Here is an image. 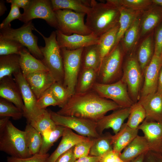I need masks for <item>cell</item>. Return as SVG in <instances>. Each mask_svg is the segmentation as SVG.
Here are the masks:
<instances>
[{"instance_id": "1", "label": "cell", "mask_w": 162, "mask_h": 162, "mask_svg": "<svg viewBox=\"0 0 162 162\" xmlns=\"http://www.w3.org/2000/svg\"><path fill=\"white\" fill-rule=\"evenodd\" d=\"M120 108L114 101L102 97L92 89L83 93H75L56 113L97 122L108 112Z\"/></svg>"}, {"instance_id": "2", "label": "cell", "mask_w": 162, "mask_h": 162, "mask_svg": "<svg viewBox=\"0 0 162 162\" xmlns=\"http://www.w3.org/2000/svg\"><path fill=\"white\" fill-rule=\"evenodd\" d=\"M106 1L105 3L91 0L90 10L86 14V26L98 37L119 23L118 8L109 0Z\"/></svg>"}, {"instance_id": "3", "label": "cell", "mask_w": 162, "mask_h": 162, "mask_svg": "<svg viewBox=\"0 0 162 162\" xmlns=\"http://www.w3.org/2000/svg\"><path fill=\"white\" fill-rule=\"evenodd\" d=\"M34 30L43 37L45 42L44 46H39L43 57L42 62L48 68L56 82L63 85V63L61 49L56 40V31L52 32L50 36L46 37L35 27Z\"/></svg>"}, {"instance_id": "4", "label": "cell", "mask_w": 162, "mask_h": 162, "mask_svg": "<svg viewBox=\"0 0 162 162\" xmlns=\"http://www.w3.org/2000/svg\"><path fill=\"white\" fill-rule=\"evenodd\" d=\"M0 150L14 158H24L32 156L26 145L24 131L18 129L10 120L0 131Z\"/></svg>"}, {"instance_id": "5", "label": "cell", "mask_w": 162, "mask_h": 162, "mask_svg": "<svg viewBox=\"0 0 162 162\" xmlns=\"http://www.w3.org/2000/svg\"><path fill=\"white\" fill-rule=\"evenodd\" d=\"M124 53L120 42L103 58L98 73L97 82L110 84L120 80Z\"/></svg>"}, {"instance_id": "6", "label": "cell", "mask_w": 162, "mask_h": 162, "mask_svg": "<svg viewBox=\"0 0 162 162\" xmlns=\"http://www.w3.org/2000/svg\"><path fill=\"white\" fill-rule=\"evenodd\" d=\"M34 27L32 21L21 27L14 29L10 26L0 29V37L16 41L26 47L38 59L42 61L43 56L38 45V38L32 32Z\"/></svg>"}, {"instance_id": "7", "label": "cell", "mask_w": 162, "mask_h": 162, "mask_svg": "<svg viewBox=\"0 0 162 162\" xmlns=\"http://www.w3.org/2000/svg\"><path fill=\"white\" fill-rule=\"evenodd\" d=\"M83 48L73 50L64 48L61 49L64 70L63 86L70 96L75 92L81 68V58Z\"/></svg>"}, {"instance_id": "8", "label": "cell", "mask_w": 162, "mask_h": 162, "mask_svg": "<svg viewBox=\"0 0 162 162\" xmlns=\"http://www.w3.org/2000/svg\"><path fill=\"white\" fill-rule=\"evenodd\" d=\"M58 23V30L66 35L76 34L87 35L92 33L84 19L86 14L69 9L54 11Z\"/></svg>"}, {"instance_id": "9", "label": "cell", "mask_w": 162, "mask_h": 162, "mask_svg": "<svg viewBox=\"0 0 162 162\" xmlns=\"http://www.w3.org/2000/svg\"><path fill=\"white\" fill-rule=\"evenodd\" d=\"M121 79L126 84L131 98L136 103L140 98L143 74L135 55L131 53L124 64Z\"/></svg>"}, {"instance_id": "10", "label": "cell", "mask_w": 162, "mask_h": 162, "mask_svg": "<svg viewBox=\"0 0 162 162\" xmlns=\"http://www.w3.org/2000/svg\"><path fill=\"white\" fill-rule=\"evenodd\" d=\"M92 89L102 97L114 101L121 108L130 107L134 104L129 94L126 84L121 79L110 84L96 82Z\"/></svg>"}, {"instance_id": "11", "label": "cell", "mask_w": 162, "mask_h": 162, "mask_svg": "<svg viewBox=\"0 0 162 162\" xmlns=\"http://www.w3.org/2000/svg\"><path fill=\"white\" fill-rule=\"evenodd\" d=\"M49 111L57 125L68 128L80 135L90 139L98 137L100 135L97 132V122L95 121L74 116L61 115L51 110Z\"/></svg>"}, {"instance_id": "12", "label": "cell", "mask_w": 162, "mask_h": 162, "mask_svg": "<svg viewBox=\"0 0 162 162\" xmlns=\"http://www.w3.org/2000/svg\"><path fill=\"white\" fill-rule=\"evenodd\" d=\"M36 18L44 20L50 26L58 29L57 19L51 0H32L29 6L24 10L20 20L25 23Z\"/></svg>"}, {"instance_id": "13", "label": "cell", "mask_w": 162, "mask_h": 162, "mask_svg": "<svg viewBox=\"0 0 162 162\" xmlns=\"http://www.w3.org/2000/svg\"><path fill=\"white\" fill-rule=\"evenodd\" d=\"M13 75L20 91L25 106L23 116L27 120L38 115L43 110L38 108L37 99L21 71L15 73Z\"/></svg>"}, {"instance_id": "14", "label": "cell", "mask_w": 162, "mask_h": 162, "mask_svg": "<svg viewBox=\"0 0 162 162\" xmlns=\"http://www.w3.org/2000/svg\"><path fill=\"white\" fill-rule=\"evenodd\" d=\"M162 66V56L154 54L144 71V82L140 98L157 92L159 73Z\"/></svg>"}, {"instance_id": "15", "label": "cell", "mask_w": 162, "mask_h": 162, "mask_svg": "<svg viewBox=\"0 0 162 162\" xmlns=\"http://www.w3.org/2000/svg\"><path fill=\"white\" fill-rule=\"evenodd\" d=\"M55 31L56 40L60 49L64 48L73 50L83 48L98 43L99 37L92 33L87 35L76 34L66 35L58 30Z\"/></svg>"}, {"instance_id": "16", "label": "cell", "mask_w": 162, "mask_h": 162, "mask_svg": "<svg viewBox=\"0 0 162 162\" xmlns=\"http://www.w3.org/2000/svg\"><path fill=\"white\" fill-rule=\"evenodd\" d=\"M131 107L120 108L115 110L111 114L104 116L97 122L96 130L99 135L106 129L111 128L115 134L120 130L125 120L130 113Z\"/></svg>"}, {"instance_id": "17", "label": "cell", "mask_w": 162, "mask_h": 162, "mask_svg": "<svg viewBox=\"0 0 162 162\" xmlns=\"http://www.w3.org/2000/svg\"><path fill=\"white\" fill-rule=\"evenodd\" d=\"M138 129L143 133L150 150L161 153L162 122L148 121L145 119Z\"/></svg>"}, {"instance_id": "18", "label": "cell", "mask_w": 162, "mask_h": 162, "mask_svg": "<svg viewBox=\"0 0 162 162\" xmlns=\"http://www.w3.org/2000/svg\"><path fill=\"white\" fill-rule=\"evenodd\" d=\"M0 96L25 110V106L20 88L12 76L4 77L0 80Z\"/></svg>"}, {"instance_id": "19", "label": "cell", "mask_w": 162, "mask_h": 162, "mask_svg": "<svg viewBox=\"0 0 162 162\" xmlns=\"http://www.w3.org/2000/svg\"><path fill=\"white\" fill-rule=\"evenodd\" d=\"M162 22V7L153 4L141 15L140 36L147 35Z\"/></svg>"}, {"instance_id": "20", "label": "cell", "mask_w": 162, "mask_h": 162, "mask_svg": "<svg viewBox=\"0 0 162 162\" xmlns=\"http://www.w3.org/2000/svg\"><path fill=\"white\" fill-rule=\"evenodd\" d=\"M138 101L145 110V120L162 122V95L156 92L140 98Z\"/></svg>"}, {"instance_id": "21", "label": "cell", "mask_w": 162, "mask_h": 162, "mask_svg": "<svg viewBox=\"0 0 162 162\" xmlns=\"http://www.w3.org/2000/svg\"><path fill=\"white\" fill-rule=\"evenodd\" d=\"M24 77L37 99L56 82L49 71L37 72Z\"/></svg>"}, {"instance_id": "22", "label": "cell", "mask_w": 162, "mask_h": 162, "mask_svg": "<svg viewBox=\"0 0 162 162\" xmlns=\"http://www.w3.org/2000/svg\"><path fill=\"white\" fill-rule=\"evenodd\" d=\"M89 139L88 137L76 134L72 130L65 127L59 145L56 150L48 157L46 162H55L61 155L70 149L76 144Z\"/></svg>"}, {"instance_id": "23", "label": "cell", "mask_w": 162, "mask_h": 162, "mask_svg": "<svg viewBox=\"0 0 162 162\" xmlns=\"http://www.w3.org/2000/svg\"><path fill=\"white\" fill-rule=\"evenodd\" d=\"M19 55L20 68L24 76L37 72L49 71L42 61L31 54L26 47L22 49Z\"/></svg>"}, {"instance_id": "24", "label": "cell", "mask_w": 162, "mask_h": 162, "mask_svg": "<svg viewBox=\"0 0 162 162\" xmlns=\"http://www.w3.org/2000/svg\"><path fill=\"white\" fill-rule=\"evenodd\" d=\"M149 150V147L145 137L137 135L124 149L119 156L124 162H129Z\"/></svg>"}, {"instance_id": "25", "label": "cell", "mask_w": 162, "mask_h": 162, "mask_svg": "<svg viewBox=\"0 0 162 162\" xmlns=\"http://www.w3.org/2000/svg\"><path fill=\"white\" fill-rule=\"evenodd\" d=\"M139 129H133L124 123L119 131L113 135V150L120 154L122 150L138 135Z\"/></svg>"}, {"instance_id": "26", "label": "cell", "mask_w": 162, "mask_h": 162, "mask_svg": "<svg viewBox=\"0 0 162 162\" xmlns=\"http://www.w3.org/2000/svg\"><path fill=\"white\" fill-rule=\"evenodd\" d=\"M102 61L98 44L90 45L83 48L81 68L92 69L98 73Z\"/></svg>"}, {"instance_id": "27", "label": "cell", "mask_w": 162, "mask_h": 162, "mask_svg": "<svg viewBox=\"0 0 162 162\" xmlns=\"http://www.w3.org/2000/svg\"><path fill=\"white\" fill-rule=\"evenodd\" d=\"M141 14L135 19L125 32L120 42L124 53H129L132 51L140 36Z\"/></svg>"}, {"instance_id": "28", "label": "cell", "mask_w": 162, "mask_h": 162, "mask_svg": "<svg viewBox=\"0 0 162 162\" xmlns=\"http://www.w3.org/2000/svg\"><path fill=\"white\" fill-rule=\"evenodd\" d=\"M92 144L89 155L101 157L113 150V135L106 132L97 137L91 139Z\"/></svg>"}, {"instance_id": "29", "label": "cell", "mask_w": 162, "mask_h": 162, "mask_svg": "<svg viewBox=\"0 0 162 162\" xmlns=\"http://www.w3.org/2000/svg\"><path fill=\"white\" fill-rule=\"evenodd\" d=\"M153 32H152L147 35L142 40L136 56L143 74L145 68L150 62L154 54Z\"/></svg>"}, {"instance_id": "30", "label": "cell", "mask_w": 162, "mask_h": 162, "mask_svg": "<svg viewBox=\"0 0 162 162\" xmlns=\"http://www.w3.org/2000/svg\"><path fill=\"white\" fill-rule=\"evenodd\" d=\"M116 5L119 9L120 15L119 21V28L114 47L120 43L125 32L142 11L134 10L121 5Z\"/></svg>"}, {"instance_id": "31", "label": "cell", "mask_w": 162, "mask_h": 162, "mask_svg": "<svg viewBox=\"0 0 162 162\" xmlns=\"http://www.w3.org/2000/svg\"><path fill=\"white\" fill-rule=\"evenodd\" d=\"M51 2L54 11L69 9L86 15L90 10L91 3V0H51Z\"/></svg>"}, {"instance_id": "32", "label": "cell", "mask_w": 162, "mask_h": 162, "mask_svg": "<svg viewBox=\"0 0 162 162\" xmlns=\"http://www.w3.org/2000/svg\"><path fill=\"white\" fill-rule=\"evenodd\" d=\"M30 124L42 135L45 132L55 128L57 125L52 119L49 111L43 110L38 115L28 120Z\"/></svg>"}, {"instance_id": "33", "label": "cell", "mask_w": 162, "mask_h": 162, "mask_svg": "<svg viewBox=\"0 0 162 162\" xmlns=\"http://www.w3.org/2000/svg\"><path fill=\"white\" fill-rule=\"evenodd\" d=\"M98 72L91 69L81 68L76 86L75 92L83 93L92 90L97 82Z\"/></svg>"}, {"instance_id": "34", "label": "cell", "mask_w": 162, "mask_h": 162, "mask_svg": "<svg viewBox=\"0 0 162 162\" xmlns=\"http://www.w3.org/2000/svg\"><path fill=\"white\" fill-rule=\"evenodd\" d=\"M20 59V55L17 54L0 56V80L21 70Z\"/></svg>"}, {"instance_id": "35", "label": "cell", "mask_w": 162, "mask_h": 162, "mask_svg": "<svg viewBox=\"0 0 162 162\" xmlns=\"http://www.w3.org/2000/svg\"><path fill=\"white\" fill-rule=\"evenodd\" d=\"M119 28L118 23L99 37L98 44L102 60L114 47Z\"/></svg>"}, {"instance_id": "36", "label": "cell", "mask_w": 162, "mask_h": 162, "mask_svg": "<svg viewBox=\"0 0 162 162\" xmlns=\"http://www.w3.org/2000/svg\"><path fill=\"white\" fill-rule=\"evenodd\" d=\"M27 147L31 155L39 153L42 144L40 133L30 124L27 123L24 130Z\"/></svg>"}, {"instance_id": "37", "label": "cell", "mask_w": 162, "mask_h": 162, "mask_svg": "<svg viewBox=\"0 0 162 162\" xmlns=\"http://www.w3.org/2000/svg\"><path fill=\"white\" fill-rule=\"evenodd\" d=\"M65 127L57 125L55 128L48 130L42 136V141L41 147L39 153L45 154L50 148L61 137H62Z\"/></svg>"}, {"instance_id": "38", "label": "cell", "mask_w": 162, "mask_h": 162, "mask_svg": "<svg viewBox=\"0 0 162 162\" xmlns=\"http://www.w3.org/2000/svg\"><path fill=\"white\" fill-rule=\"evenodd\" d=\"M146 117L145 110L142 105L138 101L131 106L128 120L126 123L130 128L134 129H137Z\"/></svg>"}, {"instance_id": "39", "label": "cell", "mask_w": 162, "mask_h": 162, "mask_svg": "<svg viewBox=\"0 0 162 162\" xmlns=\"http://www.w3.org/2000/svg\"><path fill=\"white\" fill-rule=\"evenodd\" d=\"M23 116L22 110L10 102L0 98V117H11L14 120L20 119Z\"/></svg>"}, {"instance_id": "40", "label": "cell", "mask_w": 162, "mask_h": 162, "mask_svg": "<svg viewBox=\"0 0 162 162\" xmlns=\"http://www.w3.org/2000/svg\"><path fill=\"white\" fill-rule=\"evenodd\" d=\"M25 47L19 43L0 37V55L6 56L13 54L19 55Z\"/></svg>"}, {"instance_id": "41", "label": "cell", "mask_w": 162, "mask_h": 162, "mask_svg": "<svg viewBox=\"0 0 162 162\" xmlns=\"http://www.w3.org/2000/svg\"><path fill=\"white\" fill-rule=\"evenodd\" d=\"M119 5L137 11H143L153 4L152 0H109Z\"/></svg>"}, {"instance_id": "42", "label": "cell", "mask_w": 162, "mask_h": 162, "mask_svg": "<svg viewBox=\"0 0 162 162\" xmlns=\"http://www.w3.org/2000/svg\"><path fill=\"white\" fill-rule=\"evenodd\" d=\"M53 97L61 108L71 96L63 85L57 82L54 83L49 88Z\"/></svg>"}, {"instance_id": "43", "label": "cell", "mask_w": 162, "mask_h": 162, "mask_svg": "<svg viewBox=\"0 0 162 162\" xmlns=\"http://www.w3.org/2000/svg\"><path fill=\"white\" fill-rule=\"evenodd\" d=\"M50 106H58L59 104L53 97L49 88L37 99V106L38 109L42 110H45L47 107Z\"/></svg>"}, {"instance_id": "44", "label": "cell", "mask_w": 162, "mask_h": 162, "mask_svg": "<svg viewBox=\"0 0 162 162\" xmlns=\"http://www.w3.org/2000/svg\"><path fill=\"white\" fill-rule=\"evenodd\" d=\"M92 144L91 139L81 142L74 146L73 148V153L76 159L89 155Z\"/></svg>"}, {"instance_id": "45", "label": "cell", "mask_w": 162, "mask_h": 162, "mask_svg": "<svg viewBox=\"0 0 162 162\" xmlns=\"http://www.w3.org/2000/svg\"><path fill=\"white\" fill-rule=\"evenodd\" d=\"M10 6L9 14L0 25V29L11 26V22L15 19L20 20L22 17V14L20 12L19 8L14 4H11Z\"/></svg>"}, {"instance_id": "46", "label": "cell", "mask_w": 162, "mask_h": 162, "mask_svg": "<svg viewBox=\"0 0 162 162\" xmlns=\"http://www.w3.org/2000/svg\"><path fill=\"white\" fill-rule=\"evenodd\" d=\"M49 156V155L48 153L45 154L38 153L29 157L24 158L8 157L7 160L8 162H46Z\"/></svg>"}, {"instance_id": "47", "label": "cell", "mask_w": 162, "mask_h": 162, "mask_svg": "<svg viewBox=\"0 0 162 162\" xmlns=\"http://www.w3.org/2000/svg\"><path fill=\"white\" fill-rule=\"evenodd\" d=\"M154 55L160 56L162 54V22L155 28Z\"/></svg>"}, {"instance_id": "48", "label": "cell", "mask_w": 162, "mask_h": 162, "mask_svg": "<svg viewBox=\"0 0 162 162\" xmlns=\"http://www.w3.org/2000/svg\"><path fill=\"white\" fill-rule=\"evenodd\" d=\"M120 155L112 150L100 157L99 162H124L120 158Z\"/></svg>"}, {"instance_id": "49", "label": "cell", "mask_w": 162, "mask_h": 162, "mask_svg": "<svg viewBox=\"0 0 162 162\" xmlns=\"http://www.w3.org/2000/svg\"><path fill=\"white\" fill-rule=\"evenodd\" d=\"M145 162H162V154L152 150H149L145 154Z\"/></svg>"}, {"instance_id": "50", "label": "cell", "mask_w": 162, "mask_h": 162, "mask_svg": "<svg viewBox=\"0 0 162 162\" xmlns=\"http://www.w3.org/2000/svg\"><path fill=\"white\" fill-rule=\"evenodd\" d=\"M73 147L61 155L55 162H74L76 159L74 154Z\"/></svg>"}, {"instance_id": "51", "label": "cell", "mask_w": 162, "mask_h": 162, "mask_svg": "<svg viewBox=\"0 0 162 162\" xmlns=\"http://www.w3.org/2000/svg\"><path fill=\"white\" fill-rule=\"evenodd\" d=\"M32 0H7L6 2L14 4L19 8H23V10H26L30 5Z\"/></svg>"}, {"instance_id": "52", "label": "cell", "mask_w": 162, "mask_h": 162, "mask_svg": "<svg viewBox=\"0 0 162 162\" xmlns=\"http://www.w3.org/2000/svg\"><path fill=\"white\" fill-rule=\"evenodd\" d=\"M100 157L88 155L76 159L74 162H99Z\"/></svg>"}, {"instance_id": "53", "label": "cell", "mask_w": 162, "mask_h": 162, "mask_svg": "<svg viewBox=\"0 0 162 162\" xmlns=\"http://www.w3.org/2000/svg\"><path fill=\"white\" fill-rule=\"evenodd\" d=\"M157 92L162 95V66L159 73Z\"/></svg>"}, {"instance_id": "54", "label": "cell", "mask_w": 162, "mask_h": 162, "mask_svg": "<svg viewBox=\"0 0 162 162\" xmlns=\"http://www.w3.org/2000/svg\"><path fill=\"white\" fill-rule=\"evenodd\" d=\"M10 118L8 117H1L0 119V131L2 130L6 126Z\"/></svg>"}, {"instance_id": "55", "label": "cell", "mask_w": 162, "mask_h": 162, "mask_svg": "<svg viewBox=\"0 0 162 162\" xmlns=\"http://www.w3.org/2000/svg\"><path fill=\"white\" fill-rule=\"evenodd\" d=\"M4 1L3 0L0 1V16H2L7 10L6 6L5 5Z\"/></svg>"}, {"instance_id": "56", "label": "cell", "mask_w": 162, "mask_h": 162, "mask_svg": "<svg viewBox=\"0 0 162 162\" xmlns=\"http://www.w3.org/2000/svg\"><path fill=\"white\" fill-rule=\"evenodd\" d=\"M145 154L140 155L129 162H143Z\"/></svg>"}, {"instance_id": "57", "label": "cell", "mask_w": 162, "mask_h": 162, "mask_svg": "<svg viewBox=\"0 0 162 162\" xmlns=\"http://www.w3.org/2000/svg\"><path fill=\"white\" fill-rule=\"evenodd\" d=\"M153 4L162 7V0H152Z\"/></svg>"}, {"instance_id": "58", "label": "cell", "mask_w": 162, "mask_h": 162, "mask_svg": "<svg viewBox=\"0 0 162 162\" xmlns=\"http://www.w3.org/2000/svg\"><path fill=\"white\" fill-rule=\"evenodd\" d=\"M161 56H162V55H161Z\"/></svg>"}, {"instance_id": "59", "label": "cell", "mask_w": 162, "mask_h": 162, "mask_svg": "<svg viewBox=\"0 0 162 162\" xmlns=\"http://www.w3.org/2000/svg\"></svg>"}]
</instances>
